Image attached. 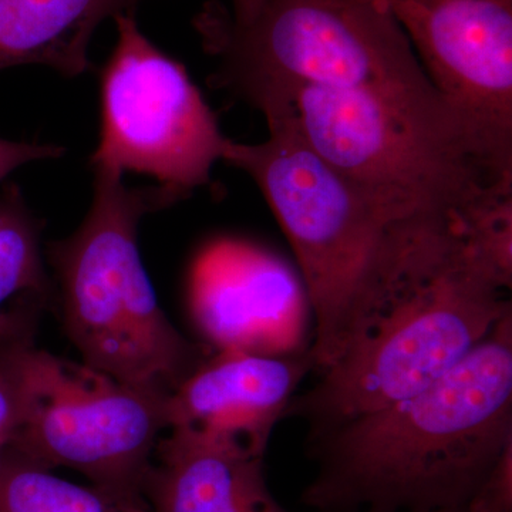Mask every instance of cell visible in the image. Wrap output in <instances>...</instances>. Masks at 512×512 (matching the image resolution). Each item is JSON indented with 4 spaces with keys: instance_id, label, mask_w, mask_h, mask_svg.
<instances>
[{
    "instance_id": "obj_1",
    "label": "cell",
    "mask_w": 512,
    "mask_h": 512,
    "mask_svg": "<svg viewBox=\"0 0 512 512\" xmlns=\"http://www.w3.org/2000/svg\"><path fill=\"white\" fill-rule=\"evenodd\" d=\"M512 447V311L423 392L306 439L316 512L466 507Z\"/></svg>"
},
{
    "instance_id": "obj_2",
    "label": "cell",
    "mask_w": 512,
    "mask_h": 512,
    "mask_svg": "<svg viewBox=\"0 0 512 512\" xmlns=\"http://www.w3.org/2000/svg\"><path fill=\"white\" fill-rule=\"evenodd\" d=\"M265 119V141L228 138L222 160L255 181L291 244L311 303L309 353L319 376L375 328L417 252L448 228L396 220L315 153L285 114Z\"/></svg>"
},
{
    "instance_id": "obj_3",
    "label": "cell",
    "mask_w": 512,
    "mask_h": 512,
    "mask_svg": "<svg viewBox=\"0 0 512 512\" xmlns=\"http://www.w3.org/2000/svg\"><path fill=\"white\" fill-rule=\"evenodd\" d=\"M194 26L217 60L211 82L239 99L288 83L377 94L480 164L406 33L373 0H266L248 25L208 2Z\"/></svg>"
},
{
    "instance_id": "obj_4",
    "label": "cell",
    "mask_w": 512,
    "mask_h": 512,
    "mask_svg": "<svg viewBox=\"0 0 512 512\" xmlns=\"http://www.w3.org/2000/svg\"><path fill=\"white\" fill-rule=\"evenodd\" d=\"M89 212L70 237L47 244L64 328L84 363L137 389L170 396L207 352L167 318L138 249L148 214L187 200L163 185L127 187L93 170Z\"/></svg>"
},
{
    "instance_id": "obj_5",
    "label": "cell",
    "mask_w": 512,
    "mask_h": 512,
    "mask_svg": "<svg viewBox=\"0 0 512 512\" xmlns=\"http://www.w3.org/2000/svg\"><path fill=\"white\" fill-rule=\"evenodd\" d=\"M512 311L505 291L474 264L457 238L414 269L375 328L295 394L285 419L308 437L410 399L450 372Z\"/></svg>"
},
{
    "instance_id": "obj_6",
    "label": "cell",
    "mask_w": 512,
    "mask_h": 512,
    "mask_svg": "<svg viewBox=\"0 0 512 512\" xmlns=\"http://www.w3.org/2000/svg\"><path fill=\"white\" fill-rule=\"evenodd\" d=\"M285 114L326 163L396 220L456 224L461 212L511 178H494L460 148L377 94L308 83L266 87L247 100Z\"/></svg>"
},
{
    "instance_id": "obj_7",
    "label": "cell",
    "mask_w": 512,
    "mask_h": 512,
    "mask_svg": "<svg viewBox=\"0 0 512 512\" xmlns=\"http://www.w3.org/2000/svg\"><path fill=\"white\" fill-rule=\"evenodd\" d=\"M0 375L19 404L9 450L46 468L66 467L96 487L144 498L168 396L36 348L0 343Z\"/></svg>"
},
{
    "instance_id": "obj_8",
    "label": "cell",
    "mask_w": 512,
    "mask_h": 512,
    "mask_svg": "<svg viewBox=\"0 0 512 512\" xmlns=\"http://www.w3.org/2000/svg\"><path fill=\"white\" fill-rule=\"evenodd\" d=\"M114 22L116 45L100 73L92 170L150 175L188 198L211 183L228 138L187 69L141 32L136 13Z\"/></svg>"
},
{
    "instance_id": "obj_9",
    "label": "cell",
    "mask_w": 512,
    "mask_h": 512,
    "mask_svg": "<svg viewBox=\"0 0 512 512\" xmlns=\"http://www.w3.org/2000/svg\"><path fill=\"white\" fill-rule=\"evenodd\" d=\"M471 150L512 177V0H386Z\"/></svg>"
},
{
    "instance_id": "obj_10",
    "label": "cell",
    "mask_w": 512,
    "mask_h": 512,
    "mask_svg": "<svg viewBox=\"0 0 512 512\" xmlns=\"http://www.w3.org/2000/svg\"><path fill=\"white\" fill-rule=\"evenodd\" d=\"M192 319L217 352L292 356L309 352L311 303L301 275L264 247L220 238L191 266Z\"/></svg>"
},
{
    "instance_id": "obj_11",
    "label": "cell",
    "mask_w": 512,
    "mask_h": 512,
    "mask_svg": "<svg viewBox=\"0 0 512 512\" xmlns=\"http://www.w3.org/2000/svg\"><path fill=\"white\" fill-rule=\"evenodd\" d=\"M311 353L292 356L217 352L165 400L167 430L218 434L265 451L302 380Z\"/></svg>"
},
{
    "instance_id": "obj_12",
    "label": "cell",
    "mask_w": 512,
    "mask_h": 512,
    "mask_svg": "<svg viewBox=\"0 0 512 512\" xmlns=\"http://www.w3.org/2000/svg\"><path fill=\"white\" fill-rule=\"evenodd\" d=\"M168 431L144 484L153 512H291L266 484L265 451L204 431Z\"/></svg>"
},
{
    "instance_id": "obj_13",
    "label": "cell",
    "mask_w": 512,
    "mask_h": 512,
    "mask_svg": "<svg viewBox=\"0 0 512 512\" xmlns=\"http://www.w3.org/2000/svg\"><path fill=\"white\" fill-rule=\"evenodd\" d=\"M144 0H0V70L39 64L74 79L89 73V47L106 19Z\"/></svg>"
},
{
    "instance_id": "obj_14",
    "label": "cell",
    "mask_w": 512,
    "mask_h": 512,
    "mask_svg": "<svg viewBox=\"0 0 512 512\" xmlns=\"http://www.w3.org/2000/svg\"><path fill=\"white\" fill-rule=\"evenodd\" d=\"M0 512H153L144 498L74 484L6 448L0 457Z\"/></svg>"
},
{
    "instance_id": "obj_15",
    "label": "cell",
    "mask_w": 512,
    "mask_h": 512,
    "mask_svg": "<svg viewBox=\"0 0 512 512\" xmlns=\"http://www.w3.org/2000/svg\"><path fill=\"white\" fill-rule=\"evenodd\" d=\"M42 224L16 184L0 191V309L16 295L52 292L43 262Z\"/></svg>"
},
{
    "instance_id": "obj_16",
    "label": "cell",
    "mask_w": 512,
    "mask_h": 512,
    "mask_svg": "<svg viewBox=\"0 0 512 512\" xmlns=\"http://www.w3.org/2000/svg\"><path fill=\"white\" fill-rule=\"evenodd\" d=\"M470 512H512V447L467 504Z\"/></svg>"
},
{
    "instance_id": "obj_17",
    "label": "cell",
    "mask_w": 512,
    "mask_h": 512,
    "mask_svg": "<svg viewBox=\"0 0 512 512\" xmlns=\"http://www.w3.org/2000/svg\"><path fill=\"white\" fill-rule=\"evenodd\" d=\"M66 154V148L56 144L26 143L0 138V183L22 165L33 161L56 160Z\"/></svg>"
},
{
    "instance_id": "obj_18",
    "label": "cell",
    "mask_w": 512,
    "mask_h": 512,
    "mask_svg": "<svg viewBox=\"0 0 512 512\" xmlns=\"http://www.w3.org/2000/svg\"><path fill=\"white\" fill-rule=\"evenodd\" d=\"M18 424V399L8 380L0 375V457L15 436Z\"/></svg>"
},
{
    "instance_id": "obj_19",
    "label": "cell",
    "mask_w": 512,
    "mask_h": 512,
    "mask_svg": "<svg viewBox=\"0 0 512 512\" xmlns=\"http://www.w3.org/2000/svg\"><path fill=\"white\" fill-rule=\"evenodd\" d=\"M28 316L19 312H5L0 309V343L29 339Z\"/></svg>"
},
{
    "instance_id": "obj_20",
    "label": "cell",
    "mask_w": 512,
    "mask_h": 512,
    "mask_svg": "<svg viewBox=\"0 0 512 512\" xmlns=\"http://www.w3.org/2000/svg\"><path fill=\"white\" fill-rule=\"evenodd\" d=\"M266 0H232V10H229L232 20L238 25H248L264 8Z\"/></svg>"
},
{
    "instance_id": "obj_21",
    "label": "cell",
    "mask_w": 512,
    "mask_h": 512,
    "mask_svg": "<svg viewBox=\"0 0 512 512\" xmlns=\"http://www.w3.org/2000/svg\"><path fill=\"white\" fill-rule=\"evenodd\" d=\"M360 512H390V511H360ZM420 512H470L466 507L461 508H447V510H433V511H420Z\"/></svg>"
},
{
    "instance_id": "obj_22",
    "label": "cell",
    "mask_w": 512,
    "mask_h": 512,
    "mask_svg": "<svg viewBox=\"0 0 512 512\" xmlns=\"http://www.w3.org/2000/svg\"><path fill=\"white\" fill-rule=\"evenodd\" d=\"M373 2L379 3V5H382V3L386 2V0H373Z\"/></svg>"
}]
</instances>
